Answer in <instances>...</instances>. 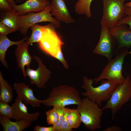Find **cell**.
<instances>
[{"label": "cell", "mask_w": 131, "mask_h": 131, "mask_svg": "<svg viewBox=\"0 0 131 131\" xmlns=\"http://www.w3.org/2000/svg\"><path fill=\"white\" fill-rule=\"evenodd\" d=\"M82 99L79 91L75 87L66 85L53 88L48 97L41 100L40 103L47 107H65L66 106L80 104Z\"/></svg>", "instance_id": "1"}, {"label": "cell", "mask_w": 131, "mask_h": 131, "mask_svg": "<svg viewBox=\"0 0 131 131\" xmlns=\"http://www.w3.org/2000/svg\"><path fill=\"white\" fill-rule=\"evenodd\" d=\"M83 84L81 87L86 91L82 93V95L97 103L100 107L102 102L106 101L110 98L117 84L108 80H101L100 85L94 87V80L85 76L83 77Z\"/></svg>", "instance_id": "2"}, {"label": "cell", "mask_w": 131, "mask_h": 131, "mask_svg": "<svg viewBox=\"0 0 131 131\" xmlns=\"http://www.w3.org/2000/svg\"><path fill=\"white\" fill-rule=\"evenodd\" d=\"M97 103L85 97L82 99L76 109L85 127L92 131L100 129L103 110Z\"/></svg>", "instance_id": "3"}, {"label": "cell", "mask_w": 131, "mask_h": 131, "mask_svg": "<svg viewBox=\"0 0 131 131\" xmlns=\"http://www.w3.org/2000/svg\"><path fill=\"white\" fill-rule=\"evenodd\" d=\"M131 98V79L130 77L127 76L124 82L117 85L110 98L101 109L103 111L110 109L112 118L114 119L115 114Z\"/></svg>", "instance_id": "4"}, {"label": "cell", "mask_w": 131, "mask_h": 131, "mask_svg": "<svg viewBox=\"0 0 131 131\" xmlns=\"http://www.w3.org/2000/svg\"><path fill=\"white\" fill-rule=\"evenodd\" d=\"M127 49L119 51L114 58L108 61L100 75L93 80L96 83L102 80H108L118 84L123 83L125 78L122 73L123 65L125 56L127 55Z\"/></svg>", "instance_id": "5"}, {"label": "cell", "mask_w": 131, "mask_h": 131, "mask_svg": "<svg viewBox=\"0 0 131 131\" xmlns=\"http://www.w3.org/2000/svg\"><path fill=\"white\" fill-rule=\"evenodd\" d=\"M126 0H102L103 7L101 26L106 25L109 29L116 26L119 21L125 16Z\"/></svg>", "instance_id": "6"}, {"label": "cell", "mask_w": 131, "mask_h": 131, "mask_svg": "<svg viewBox=\"0 0 131 131\" xmlns=\"http://www.w3.org/2000/svg\"><path fill=\"white\" fill-rule=\"evenodd\" d=\"M56 28L51 23L43 26L42 36L38 43L41 50L55 58L58 52L61 50L62 45L64 44L57 33Z\"/></svg>", "instance_id": "7"}, {"label": "cell", "mask_w": 131, "mask_h": 131, "mask_svg": "<svg viewBox=\"0 0 131 131\" xmlns=\"http://www.w3.org/2000/svg\"><path fill=\"white\" fill-rule=\"evenodd\" d=\"M20 25L19 30L23 35H26L29 28L39 23L50 22L53 24L57 28H59L61 26V22L52 17L50 6L39 12L20 15Z\"/></svg>", "instance_id": "8"}, {"label": "cell", "mask_w": 131, "mask_h": 131, "mask_svg": "<svg viewBox=\"0 0 131 131\" xmlns=\"http://www.w3.org/2000/svg\"><path fill=\"white\" fill-rule=\"evenodd\" d=\"M33 58L38 64V67L36 70L27 67L25 72L30 79V82L34 84L39 88L44 87L50 78L51 72L47 68L42 60L39 57L34 56Z\"/></svg>", "instance_id": "9"}, {"label": "cell", "mask_w": 131, "mask_h": 131, "mask_svg": "<svg viewBox=\"0 0 131 131\" xmlns=\"http://www.w3.org/2000/svg\"><path fill=\"white\" fill-rule=\"evenodd\" d=\"M109 29L106 25L101 26L99 41L92 51L95 54L105 56L108 61L112 59L114 53L113 36Z\"/></svg>", "instance_id": "10"}, {"label": "cell", "mask_w": 131, "mask_h": 131, "mask_svg": "<svg viewBox=\"0 0 131 131\" xmlns=\"http://www.w3.org/2000/svg\"><path fill=\"white\" fill-rule=\"evenodd\" d=\"M22 100L17 96L11 106L13 110V119L16 121L25 120L31 123L36 121L40 115V113L36 112L29 113L27 108L22 102Z\"/></svg>", "instance_id": "11"}, {"label": "cell", "mask_w": 131, "mask_h": 131, "mask_svg": "<svg viewBox=\"0 0 131 131\" xmlns=\"http://www.w3.org/2000/svg\"><path fill=\"white\" fill-rule=\"evenodd\" d=\"M13 87L17 96L25 104H29L33 107H40L41 100L34 96L33 91L29 85L21 82H15Z\"/></svg>", "instance_id": "12"}, {"label": "cell", "mask_w": 131, "mask_h": 131, "mask_svg": "<svg viewBox=\"0 0 131 131\" xmlns=\"http://www.w3.org/2000/svg\"><path fill=\"white\" fill-rule=\"evenodd\" d=\"M110 34L117 40L118 47L115 53L121 48L128 49L131 46V30L127 25H116L109 29Z\"/></svg>", "instance_id": "13"}, {"label": "cell", "mask_w": 131, "mask_h": 131, "mask_svg": "<svg viewBox=\"0 0 131 131\" xmlns=\"http://www.w3.org/2000/svg\"><path fill=\"white\" fill-rule=\"evenodd\" d=\"M50 5L48 0H26L20 5L11 4L13 9L20 15L32 12H41Z\"/></svg>", "instance_id": "14"}, {"label": "cell", "mask_w": 131, "mask_h": 131, "mask_svg": "<svg viewBox=\"0 0 131 131\" xmlns=\"http://www.w3.org/2000/svg\"><path fill=\"white\" fill-rule=\"evenodd\" d=\"M63 0H51V13L57 21L66 24L73 23L75 20L72 17Z\"/></svg>", "instance_id": "15"}, {"label": "cell", "mask_w": 131, "mask_h": 131, "mask_svg": "<svg viewBox=\"0 0 131 131\" xmlns=\"http://www.w3.org/2000/svg\"><path fill=\"white\" fill-rule=\"evenodd\" d=\"M29 44L26 41L17 45L15 52L18 66L21 70L24 76L27 75L25 69V66L30 67L33 58L30 55L28 50Z\"/></svg>", "instance_id": "16"}, {"label": "cell", "mask_w": 131, "mask_h": 131, "mask_svg": "<svg viewBox=\"0 0 131 131\" xmlns=\"http://www.w3.org/2000/svg\"><path fill=\"white\" fill-rule=\"evenodd\" d=\"M1 9L0 21L8 26L13 32L19 30L20 25V15L13 8Z\"/></svg>", "instance_id": "17"}, {"label": "cell", "mask_w": 131, "mask_h": 131, "mask_svg": "<svg viewBox=\"0 0 131 131\" xmlns=\"http://www.w3.org/2000/svg\"><path fill=\"white\" fill-rule=\"evenodd\" d=\"M0 123L3 131H22L30 127L32 123L24 120L13 122L3 116L0 115Z\"/></svg>", "instance_id": "18"}, {"label": "cell", "mask_w": 131, "mask_h": 131, "mask_svg": "<svg viewBox=\"0 0 131 131\" xmlns=\"http://www.w3.org/2000/svg\"><path fill=\"white\" fill-rule=\"evenodd\" d=\"M29 38L25 37L19 41H14L8 39L7 35L0 34V61L5 68L8 67V65L5 59V54L8 49L14 45H18L24 42Z\"/></svg>", "instance_id": "19"}, {"label": "cell", "mask_w": 131, "mask_h": 131, "mask_svg": "<svg viewBox=\"0 0 131 131\" xmlns=\"http://www.w3.org/2000/svg\"><path fill=\"white\" fill-rule=\"evenodd\" d=\"M0 101L7 103H11L13 98L12 86L4 79L1 72L0 71Z\"/></svg>", "instance_id": "20"}, {"label": "cell", "mask_w": 131, "mask_h": 131, "mask_svg": "<svg viewBox=\"0 0 131 131\" xmlns=\"http://www.w3.org/2000/svg\"><path fill=\"white\" fill-rule=\"evenodd\" d=\"M93 0H78L74 6L75 12L77 14L84 15L88 18L92 16L90 7Z\"/></svg>", "instance_id": "21"}, {"label": "cell", "mask_w": 131, "mask_h": 131, "mask_svg": "<svg viewBox=\"0 0 131 131\" xmlns=\"http://www.w3.org/2000/svg\"><path fill=\"white\" fill-rule=\"evenodd\" d=\"M67 119L68 124L72 129L78 128L82 123L80 115L75 108H69Z\"/></svg>", "instance_id": "22"}, {"label": "cell", "mask_w": 131, "mask_h": 131, "mask_svg": "<svg viewBox=\"0 0 131 131\" xmlns=\"http://www.w3.org/2000/svg\"><path fill=\"white\" fill-rule=\"evenodd\" d=\"M43 26L36 24L30 27L32 31V34L26 41L29 45L33 43H39L42 36Z\"/></svg>", "instance_id": "23"}, {"label": "cell", "mask_w": 131, "mask_h": 131, "mask_svg": "<svg viewBox=\"0 0 131 131\" xmlns=\"http://www.w3.org/2000/svg\"><path fill=\"white\" fill-rule=\"evenodd\" d=\"M0 115L3 116L10 120L13 119V110L11 106L0 101Z\"/></svg>", "instance_id": "24"}, {"label": "cell", "mask_w": 131, "mask_h": 131, "mask_svg": "<svg viewBox=\"0 0 131 131\" xmlns=\"http://www.w3.org/2000/svg\"><path fill=\"white\" fill-rule=\"evenodd\" d=\"M46 114L47 123L49 125H54L58 122L59 115L54 107L47 111Z\"/></svg>", "instance_id": "25"}, {"label": "cell", "mask_w": 131, "mask_h": 131, "mask_svg": "<svg viewBox=\"0 0 131 131\" xmlns=\"http://www.w3.org/2000/svg\"><path fill=\"white\" fill-rule=\"evenodd\" d=\"M124 13L125 16L119 21L116 25H127L129 26V28L131 30V7L125 6Z\"/></svg>", "instance_id": "26"}, {"label": "cell", "mask_w": 131, "mask_h": 131, "mask_svg": "<svg viewBox=\"0 0 131 131\" xmlns=\"http://www.w3.org/2000/svg\"><path fill=\"white\" fill-rule=\"evenodd\" d=\"M59 115L58 122L55 125H53L54 127V131H60L61 125L63 121L64 111L65 107H53Z\"/></svg>", "instance_id": "27"}, {"label": "cell", "mask_w": 131, "mask_h": 131, "mask_svg": "<svg viewBox=\"0 0 131 131\" xmlns=\"http://www.w3.org/2000/svg\"><path fill=\"white\" fill-rule=\"evenodd\" d=\"M69 108L65 107L64 110V115L63 121L61 125L60 131H72L71 128L68 122L67 116L68 115Z\"/></svg>", "instance_id": "28"}, {"label": "cell", "mask_w": 131, "mask_h": 131, "mask_svg": "<svg viewBox=\"0 0 131 131\" xmlns=\"http://www.w3.org/2000/svg\"><path fill=\"white\" fill-rule=\"evenodd\" d=\"M13 32L11 29L2 22H0V34L5 35Z\"/></svg>", "instance_id": "29"}, {"label": "cell", "mask_w": 131, "mask_h": 131, "mask_svg": "<svg viewBox=\"0 0 131 131\" xmlns=\"http://www.w3.org/2000/svg\"><path fill=\"white\" fill-rule=\"evenodd\" d=\"M34 131H54V127L52 125L51 126L45 127L37 125L33 128Z\"/></svg>", "instance_id": "30"}, {"label": "cell", "mask_w": 131, "mask_h": 131, "mask_svg": "<svg viewBox=\"0 0 131 131\" xmlns=\"http://www.w3.org/2000/svg\"><path fill=\"white\" fill-rule=\"evenodd\" d=\"M0 9H11L13 8L11 4L7 0H0Z\"/></svg>", "instance_id": "31"}, {"label": "cell", "mask_w": 131, "mask_h": 131, "mask_svg": "<svg viewBox=\"0 0 131 131\" xmlns=\"http://www.w3.org/2000/svg\"><path fill=\"white\" fill-rule=\"evenodd\" d=\"M120 128L116 126H112L105 128L103 131H122Z\"/></svg>", "instance_id": "32"}, {"label": "cell", "mask_w": 131, "mask_h": 131, "mask_svg": "<svg viewBox=\"0 0 131 131\" xmlns=\"http://www.w3.org/2000/svg\"><path fill=\"white\" fill-rule=\"evenodd\" d=\"M7 0L11 4L14 5L16 4V2L15 0Z\"/></svg>", "instance_id": "33"}, {"label": "cell", "mask_w": 131, "mask_h": 131, "mask_svg": "<svg viewBox=\"0 0 131 131\" xmlns=\"http://www.w3.org/2000/svg\"><path fill=\"white\" fill-rule=\"evenodd\" d=\"M124 5L126 7H131V1L125 4Z\"/></svg>", "instance_id": "34"}, {"label": "cell", "mask_w": 131, "mask_h": 131, "mask_svg": "<svg viewBox=\"0 0 131 131\" xmlns=\"http://www.w3.org/2000/svg\"><path fill=\"white\" fill-rule=\"evenodd\" d=\"M16 3H21L24 1H25L26 0H15Z\"/></svg>", "instance_id": "35"}, {"label": "cell", "mask_w": 131, "mask_h": 131, "mask_svg": "<svg viewBox=\"0 0 131 131\" xmlns=\"http://www.w3.org/2000/svg\"><path fill=\"white\" fill-rule=\"evenodd\" d=\"M127 54H131V51L129 52H127Z\"/></svg>", "instance_id": "36"}, {"label": "cell", "mask_w": 131, "mask_h": 131, "mask_svg": "<svg viewBox=\"0 0 131 131\" xmlns=\"http://www.w3.org/2000/svg\"><path fill=\"white\" fill-rule=\"evenodd\" d=\"M64 0V1H65V0Z\"/></svg>", "instance_id": "37"}]
</instances>
